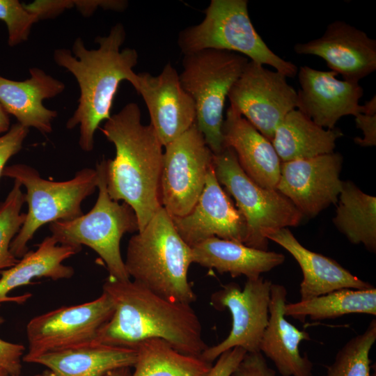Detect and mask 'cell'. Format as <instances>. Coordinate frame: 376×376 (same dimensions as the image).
Masks as SVG:
<instances>
[{
	"instance_id": "4",
	"label": "cell",
	"mask_w": 376,
	"mask_h": 376,
	"mask_svg": "<svg viewBox=\"0 0 376 376\" xmlns=\"http://www.w3.org/2000/svg\"><path fill=\"white\" fill-rule=\"evenodd\" d=\"M125 269L133 281L169 301L191 305L196 295L188 281L191 247L161 207L129 240Z\"/></svg>"
},
{
	"instance_id": "28",
	"label": "cell",
	"mask_w": 376,
	"mask_h": 376,
	"mask_svg": "<svg viewBox=\"0 0 376 376\" xmlns=\"http://www.w3.org/2000/svg\"><path fill=\"white\" fill-rule=\"evenodd\" d=\"M352 313L376 315V288H343L308 300L286 304L285 317L304 322L306 318L322 320Z\"/></svg>"
},
{
	"instance_id": "39",
	"label": "cell",
	"mask_w": 376,
	"mask_h": 376,
	"mask_svg": "<svg viewBox=\"0 0 376 376\" xmlns=\"http://www.w3.org/2000/svg\"><path fill=\"white\" fill-rule=\"evenodd\" d=\"M73 7L84 16L92 15L99 7L114 11H123L127 8V1L123 0H74Z\"/></svg>"
},
{
	"instance_id": "30",
	"label": "cell",
	"mask_w": 376,
	"mask_h": 376,
	"mask_svg": "<svg viewBox=\"0 0 376 376\" xmlns=\"http://www.w3.org/2000/svg\"><path fill=\"white\" fill-rule=\"evenodd\" d=\"M376 341V320L350 338L336 353L322 376H371L369 354Z\"/></svg>"
},
{
	"instance_id": "25",
	"label": "cell",
	"mask_w": 376,
	"mask_h": 376,
	"mask_svg": "<svg viewBox=\"0 0 376 376\" xmlns=\"http://www.w3.org/2000/svg\"><path fill=\"white\" fill-rule=\"evenodd\" d=\"M134 349L88 344L38 356L29 363L42 365L58 376H105L110 371L134 367Z\"/></svg>"
},
{
	"instance_id": "8",
	"label": "cell",
	"mask_w": 376,
	"mask_h": 376,
	"mask_svg": "<svg viewBox=\"0 0 376 376\" xmlns=\"http://www.w3.org/2000/svg\"><path fill=\"white\" fill-rule=\"evenodd\" d=\"M249 59L240 54L204 49L184 55L180 84L196 107V124L214 155L224 149L222 125L228 94Z\"/></svg>"
},
{
	"instance_id": "31",
	"label": "cell",
	"mask_w": 376,
	"mask_h": 376,
	"mask_svg": "<svg viewBox=\"0 0 376 376\" xmlns=\"http://www.w3.org/2000/svg\"><path fill=\"white\" fill-rule=\"evenodd\" d=\"M21 183L14 180L13 186L6 199L0 203V270L14 266L18 261L10 246L24 224L26 214L21 212L25 194Z\"/></svg>"
},
{
	"instance_id": "27",
	"label": "cell",
	"mask_w": 376,
	"mask_h": 376,
	"mask_svg": "<svg viewBox=\"0 0 376 376\" xmlns=\"http://www.w3.org/2000/svg\"><path fill=\"white\" fill-rule=\"evenodd\" d=\"M333 222L352 244L376 251V198L351 181H343Z\"/></svg>"
},
{
	"instance_id": "11",
	"label": "cell",
	"mask_w": 376,
	"mask_h": 376,
	"mask_svg": "<svg viewBox=\"0 0 376 376\" xmlns=\"http://www.w3.org/2000/svg\"><path fill=\"white\" fill-rule=\"evenodd\" d=\"M164 147L162 206L171 217H182L196 203L213 165L214 154L196 123Z\"/></svg>"
},
{
	"instance_id": "18",
	"label": "cell",
	"mask_w": 376,
	"mask_h": 376,
	"mask_svg": "<svg viewBox=\"0 0 376 376\" xmlns=\"http://www.w3.org/2000/svg\"><path fill=\"white\" fill-rule=\"evenodd\" d=\"M300 89L297 109L318 125L334 129L340 118L362 111L359 104L363 89L359 83L340 80L332 70H320L307 65L298 70Z\"/></svg>"
},
{
	"instance_id": "37",
	"label": "cell",
	"mask_w": 376,
	"mask_h": 376,
	"mask_svg": "<svg viewBox=\"0 0 376 376\" xmlns=\"http://www.w3.org/2000/svg\"><path fill=\"white\" fill-rule=\"evenodd\" d=\"M24 6L40 20L56 17L65 9L72 8L73 3L70 0H37Z\"/></svg>"
},
{
	"instance_id": "5",
	"label": "cell",
	"mask_w": 376,
	"mask_h": 376,
	"mask_svg": "<svg viewBox=\"0 0 376 376\" xmlns=\"http://www.w3.org/2000/svg\"><path fill=\"white\" fill-rule=\"evenodd\" d=\"M203 21L178 35L183 55L204 49L224 50L243 54L250 61L269 65L286 77H295L297 65L276 55L255 29L247 0H212Z\"/></svg>"
},
{
	"instance_id": "29",
	"label": "cell",
	"mask_w": 376,
	"mask_h": 376,
	"mask_svg": "<svg viewBox=\"0 0 376 376\" xmlns=\"http://www.w3.org/2000/svg\"><path fill=\"white\" fill-rule=\"evenodd\" d=\"M135 350L137 359L132 376H206L212 366L201 357L183 354L160 338L147 339Z\"/></svg>"
},
{
	"instance_id": "32",
	"label": "cell",
	"mask_w": 376,
	"mask_h": 376,
	"mask_svg": "<svg viewBox=\"0 0 376 376\" xmlns=\"http://www.w3.org/2000/svg\"><path fill=\"white\" fill-rule=\"evenodd\" d=\"M0 20L8 31V45L15 47L28 40L33 25L39 19L17 0H0Z\"/></svg>"
},
{
	"instance_id": "16",
	"label": "cell",
	"mask_w": 376,
	"mask_h": 376,
	"mask_svg": "<svg viewBox=\"0 0 376 376\" xmlns=\"http://www.w3.org/2000/svg\"><path fill=\"white\" fill-rule=\"evenodd\" d=\"M135 91L142 96L150 125L164 147L196 123L194 101L182 88L179 74L171 63L157 76L139 73Z\"/></svg>"
},
{
	"instance_id": "6",
	"label": "cell",
	"mask_w": 376,
	"mask_h": 376,
	"mask_svg": "<svg viewBox=\"0 0 376 376\" xmlns=\"http://www.w3.org/2000/svg\"><path fill=\"white\" fill-rule=\"evenodd\" d=\"M97 199L86 214L69 221L49 224V230L58 244L76 246L86 245L94 250L105 263L109 278L130 279L120 253L124 234L139 231L138 219L132 208L125 203L112 200L107 191L106 159L96 165Z\"/></svg>"
},
{
	"instance_id": "36",
	"label": "cell",
	"mask_w": 376,
	"mask_h": 376,
	"mask_svg": "<svg viewBox=\"0 0 376 376\" xmlns=\"http://www.w3.org/2000/svg\"><path fill=\"white\" fill-rule=\"evenodd\" d=\"M246 351L235 347L221 354L206 376H232Z\"/></svg>"
},
{
	"instance_id": "17",
	"label": "cell",
	"mask_w": 376,
	"mask_h": 376,
	"mask_svg": "<svg viewBox=\"0 0 376 376\" xmlns=\"http://www.w3.org/2000/svg\"><path fill=\"white\" fill-rule=\"evenodd\" d=\"M294 51L322 58L330 70L351 82L359 83L376 70V40L344 21L331 22L320 38L297 43Z\"/></svg>"
},
{
	"instance_id": "23",
	"label": "cell",
	"mask_w": 376,
	"mask_h": 376,
	"mask_svg": "<svg viewBox=\"0 0 376 376\" xmlns=\"http://www.w3.org/2000/svg\"><path fill=\"white\" fill-rule=\"evenodd\" d=\"M81 246L61 244L53 236L46 237L37 245L36 251L29 250L13 267L0 270V305L4 302H25L31 294L8 296L14 289L31 283L36 278L59 280L71 278L74 269L63 264L77 254Z\"/></svg>"
},
{
	"instance_id": "12",
	"label": "cell",
	"mask_w": 376,
	"mask_h": 376,
	"mask_svg": "<svg viewBox=\"0 0 376 376\" xmlns=\"http://www.w3.org/2000/svg\"><path fill=\"white\" fill-rule=\"evenodd\" d=\"M286 79L249 60L227 97L230 107L271 142L283 118L297 109V92Z\"/></svg>"
},
{
	"instance_id": "10",
	"label": "cell",
	"mask_w": 376,
	"mask_h": 376,
	"mask_svg": "<svg viewBox=\"0 0 376 376\" xmlns=\"http://www.w3.org/2000/svg\"><path fill=\"white\" fill-rule=\"evenodd\" d=\"M113 311L111 299L102 292L93 301L34 317L26 325L29 350L22 360L29 363L45 353L93 343Z\"/></svg>"
},
{
	"instance_id": "24",
	"label": "cell",
	"mask_w": 376,
	"mask_h": 376,
	"mask_svg": "<svg viewBox=\"0 0 376 376\" xmlns=\"http://www.w3.org/2000/svg\"><path fill=\"white\" fill-rule=\"evenodd\" d=\"M194 263L214 269L235 278L245 276L256 279L285 261L280 253L249 247L242 243L220 239H207L191 247Z\"/></svg>"
},
{
	"instance_id": "2",
	"label": "cell",
	"mask_w": 376,
	"mask_h": 376,
	"mask_svg": "<svg viewBox=\"0 0 376 376\" xmlns=\"http://www.w3.org/2000/svg\"><path fill=\"white\" fill-rule=\"evenodd\" d=\"M125 38L123 25L118 23L107 36L96 37L97 49H88L83 40L77 38L72 51L60 48L54 52L55 63L72 74L79 84L78 105L66 127L79 125V145L84 151L93 149L96 130L111 117L120 83L127 81L134 89L137 86L138 74L133 68L138 62V53L128 47L120 50Z\"/></svg>"
},
{
	"instance_id": "13",
	"label": "cell",
	"mask_w": 376,
	"mask_h": 376,
	"mask_svg": "<svg viewBox=\"0 0 376 376\" xmlns=\"http://www.w3.org/2000/svg\"><path fill=\"white\" fill-rule=\"evenodd\" d=\"M272 282L262 276L247 279L242 289L236 283L223 285L210 298L218 310L228 309L232 318L231 329L221 343L207 347L201 357L212 361L225 351L235 347L246 352H260L262 336L268 324Z\"/></svg>"
},
{
	"instance_id": "15",
	"label": "cell",
	"mask_w": 376,
	"mask_h": 376,
	"mask_svg": "<svg viewBox=\"0 0 376 376\" xmlns=\"http://www.w3.org/2000/svg\"><path fill=\"white\" fill-rule=\"evenodd\" d=\"M181 238L189 246L211 237L244 244L245 219L218 182L213 165L203 189L192 210L182 217H171Z\"/></svg>"
},
{
	"instance_id": "22",
	"label": "cell",
	"mask_w": 376,
	"mask_h": 376,
	"mask_svg": "<svg viewBox=\"0 0 376 376\" xmlns=\"http://www.w3.org/2000/svg\"><path fill=\"white\" fill-rule=\"evenodd\" d=\"M267 239L284 248L299 264L303 274L299 288L300 301L343 288H375L353 275L336 260L304 247L287 228L268 235Z\"/></svg>"
},
{
	"instance_id": "1",
	"label": "cell",
	"mask_w": 376,
	"mask_h": 376,
	"mask_svg": "<svg viewBox=\"0 0 376 376\" xmlns=\"http://www.w3.org/2000/svg\"><path fill=\"white\" fill-rule=\"evenodd\" d=\"M102 292L111 299L114 311L93 343L135 350L147 339L160 338L195 357L207 348L201 321L191 305L169 301L130 279L108 277Z\"/></svg>"
},
{
	"instance_id": "26",
	"label": "cell",
	"mask_w": 376,
	"mask_h": 376,
	"mask_svg": "<svg viewBox=\"0 0 376 376\" xmlns=\"http://www.w3.org/2000/svg\"><path fill=\"white\" fill-rule=\"evenodd\" d=\"M343 135L338 128L324 129L295 109L279 124L272 143L281 162H285L331 153Z\"/></svg>"
},
{
	"instance_id": "40",
	"label": "cell",
	"mask_w": 376,
	"mask_h": 376,
	"mask_svg": "<svg viewBox=\"0 0 376 376\" xmlns=\"http://www.w3.org/2000/svg\"><path fill=\"white\" fill-rule=\"evenodd\" d=\"M9 115L5 111L0 104V134L8 131L10 126Z\"/></svg>"
},
{
	"instance_id": "43",
	"label": "cell",
	"mask_w": 376,
	"mask_h": 376,
	"mask_svg": "<svg viewBox=\"0 0 376 376\" xmlns=\"http://www.w3.org/2000/svg\"><path fill=\"white\" fill-rule=\"evenodd\" d=\"M0 376H10L6 371L0 370Z\"/></svg>"
},
{
	"instance_id": "34",
	"label": "cell",
	"mask_w": 376,
	"mask_h": 376,
	"mask_svg": "<svg viewBox=\"0 0 376 376\" xmlns=\"http://www.w3.org/2000/svg\"><path fill=\"white\" fill-rule=\"evenodd\" d=\"M3 322V318L0 317V326ZM24 353L22 345L0 338V370L6 371L10 376H20Z\"/></svg>"
},
{
	"instance_id": "7",
	"label": "cell",
	"mask_w": 376,
	"mask_h": 376,
	"mask_svg": "<svg viewBox=\"0 0 376 376\" xmlns=\"http://www.w3.org/2000/svg\"><path fill=\"white\" fill-rule=\"evenodd\" d=\"M2 176L19 181L26 189L28 212L10 246L11 253L18 259L29 251L27 244L39 228L82 215V201L97 187V171L90 168L79 170L72 179L62 182L45 180L36 169L24 164L6 166Z\"/></svg>"
},
{
	"instance_id": "9",
	"label": "cell",
	"mask_w": 376,
	"mask_h": 376,
	"mask_svg": "<svg viewBox=\"0 0 376 376\" xmlns=\"http://www.w3.org/2000/svg\"><path fill=\"white\" fill-rule=\"evenodd\" d=\"M213 168L218 182L234 198L245 219L244 244L267 251L268 235L301 221L304 216L288 198L276 189L260 186L245 173L230 148L214 155Z\"/></svg>"
},
{
	"instance_id": "20",
	"label": "cell",
	"mask_w": 376,
	"mask_h": 376,
	"mask_svg": "<svg viewBox=\"0 0 376 376\" xmlns=\"http://www.w3.org/2000/svg\"><path fill=\"white\" fill-rule=\"evenodd\" d=\"M29 73L31 77L23 81L0 76V104L20 125L48 134L52 130V121L58 113L46 108L43 100L61 94L65 86L38 68L29 69Z\"/></svg>"
},
{
	"instance_id": "3",
	"label": "cell",
	"mask_w": 376,
	"mask_h": 376,
	"mask_svg": "<svg viewBox=\"0 0 376 376\" xmlns=\"http://www.w3.org/2000/svg\"><path fill=\"white\" fill-rule=\"evenodd\" d=\"M101 130L116 149L115 157L106 159L108 194L132 208L140 231L162 207L163 146L152 125L141 123V110L134 102L111 115Z\"/></svg>"
},
{
	"instance_id": "21",
	"label": "cell",
	"mask_w": 376,
	"mask_h": 376,
	"mask_svg": "<svg viewBox=\"0 0 376 376\" xmlns=\"http://www.w3.org/2000/svg\"><path fill=\"white\" fill-rule=\"evenodd\" d=\"M224 148H230L245 173L260 186L276 189L281 161L272 142L229 107L222 125Z\"/></svg>"
},
{
	"instance_id": "33",
	"label": "cell",
	"mask_w": 376,
	"mask_h": 376,
	"mask_svg": "<svg viewBox=\"0 0 376 376\" xmlns=\"http://www.w3.org/2000/svg\"><path fill=\"white\" fill-rule=\"evenodd\" d=\"M29 129L17 123L0 136V177L7 162L22 148Z\"/></svg>"
},
{
	"instance_id": "35",
	"label": "cell",
	"mask_w": 376,
	"mask_h": 376,
	"mask_svg": "<svg viewBox=\"0 0 376 376\" xmlns=\"http://www.w3.org/2000/svg\"><path fill=\"white\" fill-rule=\"evenodd\" d=\"M232 376H276L260 352H246Z\"/></svg>"
},
{
	"instance_id": "38",
	"label": "cell",
	"mask_w": 376,
	"mask_h": 376,
	"mask_svg": "<svg viewBox=\"0 0 376 376\" xmlns=\"http://www.w3.org/2000/svg\"><path fill=\"white\" fill-rule=\"evenodd\" d=\"M356 126L363 132V138L355 137L354 141L362 147L376 145V113H358L354 116Z\"/></svg>"
},
{
	"instance_id": "42",
	"label": "cell",
	"mask_w": 376,
	"mask_h": 376,
	"mask_svg": "<svg viewBox=\"0 0 376 376\" xmlns=\"http://www.w3.org/2000/svg\"><path fill=\"white\" fill-rule=\"evenodd\" d=\"M35 376H58L56 373L51 370H45L42 373L36 375Z\"/></svg>"
},
{
	"instance_id": "14",
	"label": "cell",
	"mask_w": 376,
	"mask_h": 376,
	"mask_svg": "<svg viewBox=\"0 0 376 376\" xmlns=\"http://www.w3.org/2000/svg\"><path fill=\"white\" fill-rule=\"evenodd\" d=\"M343 157L331 152L312 158L281 162L276 190L303 216L313 217L338 201L343 181Z\"/></svg>"
},
{
	"instance_id": "41",
	"label": "cell",
	"mask_w": 376,
	"mask_h": 376,
	"mask_svg": "<svg viewBox=\"0 0 376 376\" xmlns=\"http://www.w3.org/2000/svg\"><path fill=\"white\" fill-rule=\"evenodd\" d=\"M130 368H118L108 373L105 376H132Z\"/></svg>"
},
{
	"instance_id": "19",
	"label": "cell",
	"mask_w": 376,
	"mask_h": 376,
	"mask_svg": "<svg viewBox=\"0 0 376 376\" xmlns=\"http://www.w3.org/2000/svg\"><path fill=\"white\" fill-rule=\"evenodd\" d=\"M287 290L283 285L272 283L268 324L262 336L259 350L275 365L282 376H311L313 363L299 344L310 340L309 334L286 320L284 308Z\"/></svg>"
}]
</instances>
